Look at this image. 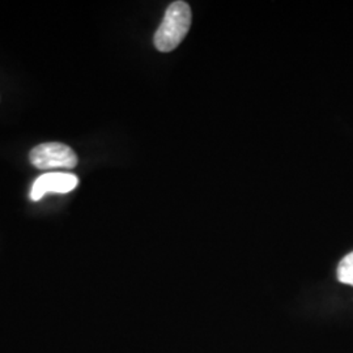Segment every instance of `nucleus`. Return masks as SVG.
Segmentation results:
<instances>
[{
	"instance_id": "1",
	"label": "nucleus",
	"mask_w": 353,
	"mask_h": 353,
	"mask_svg": "<svg viewBox=\"0 0 353 353\" xmlns=\"http://www.w3.org/2000/svg\"><path fill=\"white\" fill-rule=\"evenodd\" d=\"M191 8L186 1L172 3L165 12L163 23L154 33V46L161 52L173 51L189 33Z\"/></svg>"
},
{
	"instance_id": "2",
	"label": "nucleus",
	"mask_w": 353,
	"mask_h": 353,
	"mask_svg": "<svg viewBox=\"0 0 353 353\" xmlns=\"http://www.w3.org/2000/svg\"><path fill=\"white\" fill-rule=\"evenodd\" d=\"M30 163L38 169H74L77 165L75 152L62 143H43L34 147L29 154Z\"/></svg>"
},
{
	"instance_id": "3",
	"label": "nucleus",
	"mask_w": 353,
	"mask_h": 353,
	"mask_svg": "<svg viewBox=\"0 0 353 353\" xmlns=\"http://www.w3.org/2000/svg\"><path fill=\"white\" fill-rule=\"evenodd\" d=\"M77 183V176L71 173H46L34 181L30 190V199L37 202L49 192H70L75 189Z\"/></svg>"
},
{
	"instance_id": "4",
	"label": "nucleus",
	"mask_w": 353,
	"mask_h": 353,
	"mask_svg": "<svg viewBox=\"0 0 353 353\" xmlns=\"http://www.w3.org/2000/svg\"><path fill=\"white\" fill-rule=\"evenodd\" d=\"M338 280L353 287V252L345 255L338 265Z\"/></svg>"
}]
</instances>
